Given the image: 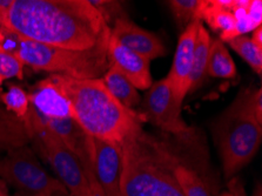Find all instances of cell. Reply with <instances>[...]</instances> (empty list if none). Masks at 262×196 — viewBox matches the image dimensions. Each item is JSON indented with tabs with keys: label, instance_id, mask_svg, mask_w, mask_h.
I'll return each instance as SVG.
<instances>
[{
	"label": "cell",
	"instance_id": "cell-13",
	"mask_svg": "<svg viewBox=\"0 0 262 196\" xmlns=\"http://www.w3.org/2000/svg\"><path fill=\"white\" fill-rule=\"evenodd\" d=\"M41 120L51 130L54 132L60 138V140L65 143L67 148H70L73 151L75 157L80 160L81 165L90 161L89 151H87V143H89L90 135L85 133V130L79 126V123L74 119L60 118Z\"/></svg>",
	"mask_w": 262,
	"mask_h": 196
},
{
	"label": "cell",
	"instance_id": "cell-30",
	"mask_svg": "<svg viewBox=\"0 0 262 196\" xmlns=\"http://www.w3.org/2000/svg\"><path fill=\"white\" fill-rule=\"evenodd\" d=\"M0 196H12L9 191V187H7L6 182L0 179Z\"/></svg>",
	"mask_w": 262,
	"mask_h": 196
},
{
	"label": "cell",
	"instance_id": "cell-26",
	"mask_svg": "<svg viewBox=\"0 0 262 196\" xmlns=\"http://www.w3.org/2000/svg\"><path fill=\"white\" fill-rule=\"evenodd\" d=\"M247 13L256 27L261 26L262 23V2L261 0H251L249 2Z\"/></svg>",
	"mask_w": 262,
	"mask_h": 196
},
{
	"label": "cell",
	"instance_id": "cell-3",
	"mask_svg": "<svg viewBox=\"0 0 262 196\" xmlns=\"http://www.w3.org/2000/svg\"><path fill=\"white\" fill-rule=\"evenodd\" d=\"M121 196H185L172 173L174 151L144 130L142 122L120 142Z\"/></svg>",
	"mask_w": 262,
	"mask_h": 196
},
{
	"label": "cell",
	"instance_id": "cell-29",
	"mask_svg": "<svg viewBox=\"0 0 262 196\" xmlns=\"http://www.w3.org/2000/svg\"><path fill=\"white\" fill-rule=\"evenodd\" d=\"M42 196H73L72 194L70 193L69 190L66 189L65 187L60 188V189H57V190H53L52 193H49V194H45Z\"/></svg>",
	"mask_w": 262,
	"mask_h": 196
},
{
	"label": "cell",
	"instance_id": "cell-34",
	"mask_svg": "<svg viewBox=\"0 0 262 196\" xmlns=\"http://www.w3.org/2000/svg\"><path fill=\"white\" fill-rule=\"evenodd\" d=\"M12 196H23L21 194H19V193H15L14 195H12Z\"/></svg>",
	"mask_w": 262,
	"mask_h": 196
},
{
	"label": "cell",
	"instance_id": "cell-15",
	"mask_svg": "<svg viewBox=\"0 0 262 196\" xmlns=\"http://www.w3.org/2000/svg\"><path fill=\"white\" fill-rule=\"evenodd\" d=\"M101 79L106 89L122 106L128 108V110L137 111V108L141 103V98L138 93V90L116 67L108 66Z\"/></svg>",
	"mask_w": 262,
	"mask_h": 196
},
{
	"label": "cell",
	"instance_id": "cell-21",
	"mask_svg": "<svg viewBox=\"0 0 262 196\" xmlns=\"http://www.w3.org/2000/svg\"><path fill=\"white\" fill-rule=\"evenodd\" d=\"M231 49L236 52L240 57L252 67L256 74L262 73V50L254 45L251 38L241 35L227 42Z\"/></svg>",
	"mask_w": 262,
	"mask_h": 196
},
{
	"label": "cell",
	"instance_id": "cell-18",
	"mask_svg": "<svg viewBox=\"0 0 262 196\" xmlns=\"http://www.w3.org/2000/svg\"><path fill=\"white\" fill-rule=\"evenodd\" d=\"M210 42H212L210 35L202 24L198 32L195 47H194L192 71L189 75V93L200 89L205 78L207 77Z\"/></svg>",
	"mask_w": 262,
	"mask_h": 196
},
{
	"label": "cell",
	"instance_id": "cell-5",
	"mask_svg": "<svg viewBox=\"0 0 262 196\" xmlns=\"http://www.w3.org/2000/svg\"><path fill=\"white\" fill-rule=\"evenodd\" d=\"M213 133L226 179H232L252 161L262 140V125L246 108L241 94L216 118Z\"/></svg>",
	"mask_w": 262,
	"mask_h": 196
},
{
	"label": "cell",
	"instance_id": "cell-33",
	"mask_svg": "<svg viewBox=\"0 0 262 196\" xmlns=\"http://www.w3.org/2000/svg\"><path fill=\"white\" fill-rule=\"evenodd\" d=\"M3 82H4V79L0 77V95H2V93H3V90H2V87H3Z\"/></svg>",
	"mask_w": 262,
	"mask_h": 196
},
{
	"label": "cell",
	"instance_id": "cell-22",
	"mask_svg": "<svg viewBox=\"0 0 262 196\" xmlns=\"http://www.w3.org/2000/svg\"><path fill=\"white\" fill-rule=\"evenodd\" d=\"M202 0H172L168 2L170 12L178 24L179 29L184 31L193 20H199V11Z\"/></svg>",
	"mask_w": 262,
	"mask_h": 196
},
{
	"label": "cell",
	"instance_id": "cell-25",
	"mask_svg": "<svg viewBox=\"0 0 262 196\" xmlns=\"http://www.w3.org/2000/svg\"><path fill=\"white\" fill-rule=\"evenodd\" d=\"M82 167H84L86 178H87V180H89V183H90L91 196H107L104 189H102L100 185H99V182L97 181V179H95V177H94L92 167H91V162L89 161V162L84 163Z\"/></svg>",
	"mask_w": 262,
	"mask_h": 196
},
{
	"label": "cell",
	"instance_id": "cell-11",
	"mask_svg": "<svg viewBox=\"0 0 262 196\" xmlns=\"http://www.w3.org/2000/svg\"><path fill=\"white\" fill-rule=\"evenodd\" d=\"M111 35H113L121 45L142 55L149 61L167 54L164 42L157 34L141 29L127 18H120L114 21L111 29Z\"/></svg>",
	"mask_w": 262,
	"mask_h": 196
},
{
	"label": "cell",
	"instance_id": "cell-17",
	"mask_svg": "<svg viewBox=\"0 0 262 196\" xmlns=\"http://www.w3.org/2000/svg\"><path fill=\"white\" fill-rule=\"evenodd\" d=\"M31 142L24 123L0 106V149L10 150Z\"/></svg>",
	"mask_w": 262,
	"mask_h": 196
},
{
	"label": "cell",
	"instance_id": "cell-2",
	"mask_svg": "<svg viewBox=\"0 0 262 196\" xmlns=\"http://www.w3.org/2000/svg\"><path fill=\"white\" fill-rule=\"evenodd\" d=\"M50 78L69 100L73 118L90 137L117 143L142 119L137 111L122 106L106 89L102 79H75L51 74Z\"/></svg>",
	"mask_w": 262,
	"mask_h": 196
},
{
	"label": "cell",
	"instance_id": "cell-14",
	"mask_svg": "<svg viewBox=\"0 0 262 196\" xmlns=\"http://www.w3.org/2000/svg\"><path fill=\"white\" fill-rule=\"evenodd\" d=\"M199 20L208 24L213 31L220 32V40L228 42L236 35V20L231 11L225 10L216 0H202Z\"/></svg>",
	"mask_w": 262,
	"mask_h": 196
},
{
	"label": "cell",
	"instance_id": "cell-7",
	"mask_svg": "<svg viewBox=\"0 0 262 196\" xmlns=\"http://www.w3.org/2000/svg\"><path fill=\"white\" fill-rule=\"evenodd\" d=\"M0 179L23 196H42L63 187L43 169L27 145L7 150L0 159Z\"/></svg>",
	"mask_w": 262,
	"mask_h": 196
},
{
	"label": "cell",
	"instance_id": "cell-12",
	"mask_svg": "<svg viewBox=\"0 0 262 196\" xmlns=\"http://www.w3.org/2000/svg\"><path fill=\"white\" fill-rule=\"evenodd\" d=\"M29 94L32 108L41 119H74L69 100L50 77L35 83Z\"/></svg>",
	"mask_w": 262,
	"mask_h": 196
},
{
	"label": "cell",
	"instance_id": "cell-24",
	"mask_svg": "<svg viewBox=\"0 0 262 196\" xmlns=\"http://www.w3.org/2000/svg\"><path fill=\"white\" fill-rule=\"evenodd\" d=\"M90 3L101 14L108 26L111 23L114 24L118 19L126 18L121 3L112 2V0H90Z\"/></svg>",
	"mask_w": 262,
	"mask_h": 196
},
{
	"label": "cell",
	"instance_id": "cell-23",
	"mask_svg": "<svg viewBox=\"0 0 262 196\" xmlns=\"http://www.w3.org/2000/svg\"><path fill=\"white\" fill-rule=\"evenodd\" d=\"M25 65L13 52L6 50L0 45V77L4 80L7 79H23Z\"/></svg>",
	"mask_w": 262,
	"mask_h": 196
},
{
	"label": "cell",
	"instance_id": "cell-19",
	"mask_svg": "<svg viewBox=\"0 0 262 196\" xmlns=\"http://www.w3.org/2000/svg\"><path fill=\"white\" fill-rule=\"evenodd\" d=\"M237 71L231 53L225 42L220 39H214L210 42L207 75L216 79H234Z\"/></svg>",
	"mask_w": 262,
	"mask_h": 196
},
{
	"label": "cell",
	"instance_id": "cell-27",
	"mask_svg": "<svg viewBox=\"0 0 262 196\" xmlns=\"http://www.w3.org/2000/svg\"><path fill=\"white\" fill-rule=\"evenodd\" d=\"M228 191H231L233 196H247L245 187L242 185L241 180L237 177L229 179L228 181Z\"/></svg>",
	"mask_w": 262,
	"mask_h": 196
},
{
	"label": "cell",
	"instance_id": "cell-16",
	"mask_svg": "<svg viewBox=\"0 0 262 196\" xmlns=\"http://www.w3.org/2000/svg\"><path fill=\"white\" fill-rule=\"evenodd\" d=\"M170 166L174 178L185 196H212L208 186L206 185L200 174L189 163H186L181 158H179L176 153H173Z\"/></svg>",
	"mask_w": 262,
	"mask_h": 196
},
{
	"label": "cell",
	"instance_id": "cell-4",
	"mask_svg": "<svg viewBox=\"0 0 262 196\" xmlns=\"http://www.w3.org/2000/svg\"><path fill=\"white\" fill-rule=\"evenodd\" d=\"M0 45L13 52L25 66L75 79H101L108 69L107 42L87 51H72L33 41L3 27Z\"/></svg>",
	"mask_w": 262,
	"mask_h": 196
},
{
	"label": "cell",
	"instance_id": "cell-8",
	"mask_svg": "<svg viewBox=\"0 0 262 196\" xmlns=\"http://www.w3.org/2000/svg\"><path fill=\"white\" fill-rule=\"evenodd\" d=\"M139 107L138 114L142 121L146 120L166 133L181 139H188L192 135V128L182 119L181 105L177 102L166 78L150 86Z\"/></svg>",
	"mask_w": 262,
	"mask_h": 196
},
{
	"label": "cell",
	"instance_id": "cell-9",
	"mask_svg": "<svg viewBox=\"0 0 262 196\" xmlns=\"http://www.w3.org/2000/svg\"><path fill=\"white\" fill-rule=\"evenodd\" d=\"M201 25V20H193L182 31L178 41L173 65L170 67L169 74L166 78L174 98L181 106L186 95L189 93V75L192 71L194 47H195L196 35Z\"/></svg>",
	"mask_w": 262,
	"mask_h": 196
},
{
	"label": "cell",
	"instance_id": "cell-10",
	"mask_svg": "<svg viewBox=\"0 0 262 196\" xmlns=\"http://www.w3.org/2000/svg\"><path fill=\"white\" fill-rule=\"evenodd\" d=\"M107 60L108 66L116 67L137 90L148 91L153 85L149 60L121 45L111 34L107 41Z\"/></svg>",
	"mask_w": 262,
	"mask_h": 196
},
{
	"label": "cell",
	"instance_id": "cell-20",
	"mask_svg": "<svg viewBox=\"0 0 262 196\" xmlns=\"http://www.w3.org/2000/svg\"><path fill=\"white\" fill-rule=\"evenodd\" d=\"M0 101L5 106L7 112H10L18 120H20L27 130L30 125L31 113L30 94L25 90L21 89L20 86L11 85L9 90L3 92L2 95H0Z\"/></svg>",
	"mask_w": 262,
	"mask_h": 196
},
{
	"label": "cell",
	"instance_id": "cell-6",
	"mask_svg": "<svg viewBox=\"0 0 262 196\" xmlns=\"http://www.w3.org/2000/svg\"><path fill=\"white\" fill-rule=\"evenodd\" d=\"M27 132L30 140L37 145L58 177L59 182L73 196H91L90 183L80 160L43 123L32 106Z\"/></svg>",
	"mask_w": 262,
	"mask_h": 196
},
{
	"label": "cell",
	"instance_id": "cell-28",
	"mask_svg": "<svg viewBox=\"0 0 262 196\" xmlns=\"http://www.w3.org/2000/svg\"><path fill=\"white\" fill-rule=\"evenodd\" d=\"M253 35L251 40L254 42V45L256 47H259L260 50H262V30H261V26L257 27V29L254 30L253 32Z\"/></svg>",
	"mask_w": 262,
	"mask_h": 196
},
{
	"label": "cell",
	"instance_id": "cell-1",
	"mask_svg": "<svg viewBox=\"0 0 262 196\" xmlns=\"http://www.w3.org/2000/svg\"><path fill=\"white\" fill-rule=\"evenodd\" d=\"M3 29L33 41L87 51L108 41L111 27L90 0H13Z\"/></svg>",
	"mask_w": 262,
	"mask_h": 196
},
{
	"label": "cell",
	"instance_id": "cell-31",
	"mask_svg": "<svg viewBox=\"0 0 262 196\" xmlns=\"http://www.w3.org/2000/svg\"><path fill=\"white\" fill-rule=\"evenodd\" d=\"M252 196H262V187L261 183H257V186L255 189H254V193Z\"/></svg>",
	"mask_w": 262,
	"mask_h": 196
},
{
	"label": "cell",
	"instance_id": "cell-32",
	"mask_svg": "<svg viewBox=\"0 0 262 196\" xmlns=\"http://www.w3.org/2000/svg\"><path fill=\"white\" fill-rule=\"evenodd\" d=\"M219 196H233L231 191H224V193H221Z\"/></svg>",
	"mask_w": 262,
	"mask_h": 196
}]
</instances>
